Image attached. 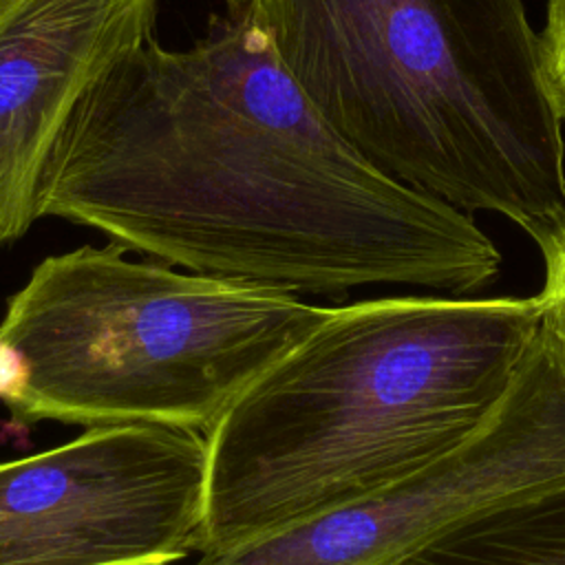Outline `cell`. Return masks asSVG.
<instances>
[{"instance_id": "6", "label": "cell", "mask_w": 565, "mask_h": 565, "mask_svg": "<svg viewBox=\"0 0 565 565\" xmlns=\"http://www.w3.org/2000/svg\"><path fill=\"white\" fill-rule=\"evenodd\" d=\"M207 437L95 426L0 463V565H170L199 552Z\"/></svg>"}, {"instance_id": "2", "label": "cell", "mask_w": 565, "mask_h": 565, "mask_svg": "<svg viewBox=\"0 0 565 565\" xmlns=\"http://www.w3.org/2000/svg\"><path fill=\"white\" fill-rule=\"evenodd\" d=\"M543 329L539 296L406 294L329 307L214 424L216 550L386 486L468 437Z\"/></svg>"}, {"instance_id": "10", "label": "cell", "mask_w": 565, "mask_h": 565, "mask_svg": "<svg viewBox=\"0 0 565 565\" xmlns=\"http://www.w3.org/2000/svg\"><path fill=\"white\" fill-rule=\"evenodd\" d=\"M26 380L29 366L22 353L0 338V399L7 404V408L20 399L26 388Z\"/></svg>"}, {"instance_id": "11", "label": "cell", "mask_w": 565, "mask_h": 565, "mask_svg": "<svg viewBox=\"0 0 565 565\" xmlns=\"http://www.w3.org/2000/svg\"><path fill=\"white\" fill-rule=\"evenodd\" d=\"M24 0H0V24L22 4Z\"/></svg>"}, {"instance_id": "8", "label": "cell", "mask_w": 565, "mask_h": 565, "mask_svg": "<svg viewBox=\"0 0 565 565\" xmlns=\"http://www.w3.org/2000/svg\"><path fill=\"white\" fill-rule=\"evenodd\" d=\"M539 46L550 97L565 124V0H547L545 24L539 33Z\"/></svg>"}, {"instance_id": "5", "label": "cell", "mask_w": 565, "mask_h": 565, "mask_svg": "<svg viewBox=\"0 0 565 565\" xmlns=\"http://www.w3.org/2000/svg\"><path fill=\"white\" fill-rule=\"evenodd\" d=\"M565 490V351L541 329L494 411L417 470L194 565H406L463 527Z\"/></svg>"}, {"instance_id": "9", "label": "cell", "mask_w": 565, "mask_h": 565, "mask_svg": "<svg viewBox=\"0 0 565 565\" xmlns=\"http://www.w3.org/2000/svg\"><path fill=\"white\" fill-rule=\"evenodd\" d=\"M545 278L536 294L543 305V324L565 351V234L543 258Z\"/></svg>"}, {"instance_id": "4", "label": "cell", "mask_w": 565, "mask_h": 565, "mask_svg": "<svg viewBox=\"0 0 565 565\" xmlns=\"http://www.w3.org/2000/svg\"><path fill=\"white\" fill-rule=\"evenodd\" d=\"M82 245L9 298L0 338L26 366L20 424H163L207 435L329 311L294 294Z\"/></svg>"}, {"instance_id": "1", "label": "cell", "mask_w": 565, "mask_h": 565, "mask_svg": "<svg viewBox=\"0 0 565 565\" xmlns=\"http://www.w3.org/2000/svg\"><path fill=\"white\" fill-rule=\"evenodd\" d=\"M38 214L285 294L468 296L501 269L470 214L384 174L327 124L249 0H225L188 49L146 40L79 97Z\"/></svg>"}, {"instance_id": "3", "label": "cell", "mask_w": 565, "mask_h": 565, "mask_svg": "<svg viewBox=\"0 0 565 565\" xmlns=\"http://www.w3.org/2000/svg\"><path fill=\"white\" fill-rule=\"evenodd\" d=\"M327 124L384 174L565 234L563 119L521 0H249Z\"/></svg>"}, {"instance_id": "7", "label": "cell", "mask_w": 565, "mask_h": 565, "mask_svg": "<svg viewBox=\"0 0 565 565\" xmlns=\"http://www.w3.org/2000/svg\"><path fill=\"white\" fill-rule=\"evenodd\" d=\"M157 0H24L0 24V243L38 214L51 150L79 97L152 38Z\"/></svg>"}]
</instances>
